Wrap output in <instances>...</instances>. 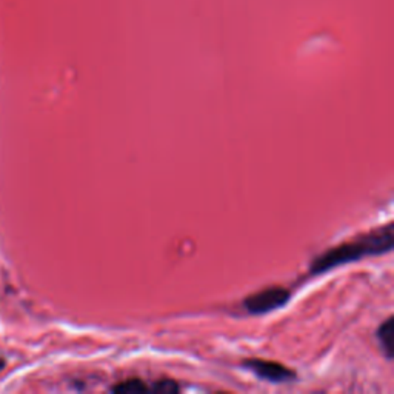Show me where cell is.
<instances>
[{"label": "cell", "instance_id": "277c9868", "mask_svg": "<svg viewBox=\"0 0 394 394\" xmlns=\"http://www.w3.org/2000/svg\"><path fill=\"white\" fill-rule=\"evenodd\" d=\"M393 336H394V320L393 318H388L377 329L379 343H381V347L388 361L393 359Z\"/></svg>", "mask_w": 394, "mask_h": 394}, {"label": "cell", "instance_id": "8992f818", "mask_svg": "<svg viewBox=\"0 0 394 394\" xmlns=\"http://www.w3.org/2000/svg\"><path fill=\"white\" fill-rule=\"evenodd\" d=\"M179 390L181 388H179L177 382L174 381H159V382H156L153 386H149V391L157 393V394H161V393L173 394V393H177Z\"/></svg>", "mask_w": 394, "mask_h": 394}, {"label": "cell", "instance_id": "5b68a950", "mask_svg": "<svg viewBox=\"0 0 394 394\" xmlns=\"http://www.w3.org/2000/svg\"><path fill=\"white\" fill-rule=\"evenodd\" d=\"M111 391L119 393V394H142V393L149 391V385L142 382L140 379H128V381L125 382L114 385Z\"/></svg>", "mask_w": 394, "mask_h": 394}, {"label": "cell", "instance_id": "6da1fadb", "mask_svg": "<svg viewBox=\"0 0 394 394\" xmlns=\"http://www.w3.org/2000/svg\"><path fill=\"white\" fill-rule=\"evenodd\" d=\"M393 249V224L379 227L370 233L361 234L340 245L327 249L325 253L318 256L310 267V274H322L327 271L338 268L340 265L361 261L363 257L381 256Z\"/></svg>", "mask_w": 394, "mask_h": 394}, {"label": "cell", "instance_id": "3957f363", "mask_svg": "<svg viewBox=\"0 0 394 394\" xmlns=\"http://www.w3.org/2000/svg\"><path fill=\"white\" fill-rule=\"evenodd\" d=\"M245 367L253 371L256 376H259L263 381L273 382V384H286L290 381H295L296 372L291 368L285 367L282 363L271 362V361H262V359H249L247 361Z\"/></svg>", "mask_w": 394, "mask_h": 394}, {"label": "cell", "instance_id": "7a4b0ae2", "mask_svg": "<svg viewBox=\"0 0 394 394\" xmlns=\"http://www.w3.org/2000/svg\"><path fill=\"white\" fill-rule=\"evenodd\" d=\"M291 295L284 286H270L243 300V308L252 314H265L288 304Z\"/></svg>", "mask_w": 394, "mask_h": 394}]
</instances>
